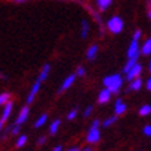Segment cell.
Here are the masks:
<instances>
[{
	"mask_svg": "<svg viewBox=\"0 0 151 151\" xmlns=\"http://www.w3.org/2000/svg\"><path fill=\"white\" fill-rule=\"evenodd\" d=\"M99 126H100V121L94 119L86 136V140L89 144H94V143L100 142V129H99Z\"/></svg>",
	"mask_w": 151,
	"mask_h": 151,
	"instance_id": "3",
	"label": "cell"
},
{
	"mask_svg": "<svg viewBox=\"0 0 151 151\" xmlns=\"http://www.w3.org/2000/svg\"><path fill=\"white\" fill-rule=\"evenodd\" d=\"M103 83H104V86L111 93L116 94L119 92L121 86H122V78H121V75H118V73H114V75H110V76H105Z\"/></svg>",
	"mask_w": 151,
	"mask_h": 151,
	"instance_id": "2",
	"label": "cell"
},
{
	"mask_svg": "<svg viewBox=\"0 0 151 151\" xmlns=\"http://www.w3.org/2000/svg\"><path fill=\"white\" fill-rule=\"evenodd\" d=\"M0 79H1V81H6V79H7V75L3 72H0Z\"/></svg>",
	"mask_w": 151,
	"mask_h": 151,
	"instance_id": "34",
	"label": "cell"
},
{
	"mask_svg": "<svg viewBox=\"0 0 151 151\" xmlns=\"http://www.w3.org/2000/svg\"><path fill=\"white\" fill-rule=\"evenodd\" d=\"M92 111H93V107H92V105H89L86 110H85V112H83V116H85V118H87L89 115L92 114Z\"/></svg>",
	"mask_w": 151,
	"mask_h": 151,
	"instance_id": "27",
	"label": "cell"
},
{
	"mask_svg": "<svg viewBox=\"0 0 151 151\" xmlns=\"http://www.w3.org/2000/svg\"><path fill=\"white\" fill-rule=\"evenodd\" d=\"M111 94L112 93L105 87L104 90H101L100 93H99V97H97V101H99V104H105V103H108L111 99Z\"/></svg>",
	"mask_w": 151,
	"mask_h": 151,
	"instance_id": "8",
	"label": "cell"
},
{
	"mask_svg": "<svg viewBox=\"0 0 151 151\" xmlns=\"http://www.w3.org/2000/svg\"><path fill=\"white\" fill-rule=\"evenodd\" d=\"M140 87H142V79L136 78V79H133V81H132V83H130L129 89H130V90H139Z\"/></svg>",
	"mask_w": 151,
	"mask_h": 151,
	"instance_id": "20",
	"label": "cell"
},
{
	"mask_svg": "<svg viewBox=\"0 0 151 151\" xmlns=\"http://www.w3.org/2000/svg\"><path fill=\"white\" fill-rule=\"evenodd\" d=\"M142 73V65L140 64H136L134 67H133L130 71H129L128 73H126V76H128L129 81H133V79L139 78V75Z\"/></svg>",
	"mask_w": 151,
	"mask_h": 151,
	"instance_id": "10",
	"label": "cell"
},
{
	"mask_svg": "<svg viewBox=\"0 0 151 151\" xmlns=\"http://www.w3.org/2000/svg\"><path fill=\"white\" fill-rule=\"evenodd\" d=\"M45 143H46V137H45V136H42V137L37 139V146H43Z\"/></svg>",
	"mask_w": 151,
	"mask_h": 151,
	"instance_id": "28",
	"label": "cell"
},
{
	"mask_svg": "<svg viewBox=\"0 0 151 151\" xmlns=\"http://www.w3.org/2000/svg\"><path fill=\"white\" fill-rule=\"evenodd\" d=\"M137 57H139V55H137ZM137 57H132V58L128 60V63L125 64V68H124V72L125 73H128L129 71H130V69L134 67V65L137 64Z\"/></svg>",
	"mask_w": 151,
	"mask_h": 151,
	"instance_id": "14",
	"label": "cell"
},
{
	"mask_svg": "<svg viewBox=\"0 0 151 151\" xmlns=\"http://www.w3.org/2000/svg\"><path fill=\"white\" fill-rule=\"evenodd\" d=\"M53 151H63V146H55L53 148Z\"/></svg>",
	"mask_w": 151,
	"mask_h": 151,
	"instance_id": "35",
	"label": "cell"
},
{
	"mask_svg": "<svg viewBox=\"0 0 151 151\" xmlns=\"http://www.w3.org/2000/svg\"><path fill=\"white\" fill-rule=\"evenodd\" d=\"M9 101H11V93L9 92L0 93V107H4Z\"/></svg>",
	"mask_w": 151,
	"mask_h": 151,
	"instance_id": "15",
	"label": "cell"
},
{
	"mask_svg": "<svg viewBox=\"0 0 151 151\" xmlns=\"http://www.w3.org/2000/svg\"><path fill=\"white\" fill-rule=\"evenodd\" d=\"M97 53H99V46H97V45H92L86 51V58L89 60V61H92V60L96 58Z\"/></svg>",
	"mask_w": 151,
	"mask_h": 151,
	"instance_id": "11",
	"label": "cell"
},
{
	"mask_svg": "<svg viewBox=\"0 0 151 151\" xmlns=\"http://www.w3.org/2000/svg\"><path fill=\"white\" fill-rule=\"evenodd\" d=\"M107 29L110 31L111 33H119L122 29H124V21L119 18V17H112L111 19H108L107 22Z\"/></svg>",
	"mask_w": 151,
	"mask_h": 151,
	"instance_id": "4",
	"label": "cell"
},
{
	"mask_svg": "<svg viewBox=\"0 0 151 151\" xmlns=\"http://www.w3.org/2000/svg\"><path fill=\"white\" fill-rule=\"evenodd\" d=\"M78 108H73V110H71L68 112V114H67V119H68V121H72V119H75L76 118V115H78Z\"/></svg>",
	"mask_w": 151,
	"mask_h": 151,
	"instance_id": "25",
	"label": "cell"
},
{
	"mask_svg": "<svg viewBox=\"0 0 151 151\" xmlns=\"http://www.w3.org/2000/svg\"><path fill=\"white\" fill-rule=\"evenodd\" d=\"M147 14H148V17L151 18V0L147 1Z\"/></svg>",
	"mask_w": 151,
	"mask_h": 151,
	"instance_id": "29",
	"label": "cell"
},
{
	"mask_svg": "<svg viewBox=\"0 0 151 151\" xmlns=\"http://www.w3.org/2000/svg\"><path fill=\"white\" fill-rule=\"evenodd\" d=\"M151 112V105H143L142 108L139 110V115H142V116H146Z\"/></svg>",
	"mask_w": 151,
	"mask_h": 151,
	"instance_id": "22",
	"label": "cell"
},
{
	"mask_svg": "<svg viewBox=\"0 0 151 151\" xmlns=\"http://www.w3.org/2000/svg\"><path fill=\"white\" fill-rule=\"evenodd\" d=\"M27 142H28L27 134H19V137L17 139V143H15V147H17V148H21V147H24L27 144Z\"/></svg>",
	"mask_w": 151,
	"mask_h": 151,
	"instance_id": "19",
	"label": "cell"
},
{
	"mask_svg": "<svg viewBox=\"0 0 151 151\" xmlns=\"http://www.w3.org/2000/svg\"><path fill=\"white\" fill-rule=\"evenodd\" d=\"M67 151H82V150H81L79 147H71V148H68Z\"/></svg>",
	"mask_w": 151,
	"mask_h": 151,
	"instance_id": "33",
	"label": "cell"
},
{
	"mask_svg": "<svg viewBox=\"0 0 151 151\" xmlns=\"http://www.w3.org/2000/svg\"><path fill=\"white\" fill-rule=\"evenodd\" d=\"M112 3V0H97V7L100 11H105Z\"/></svg>",
	"mask_w": 151,
	"mask_h": 151,
	"instance_id": "16",
	"label": "cell"
},
{
	"mask_svg": "<svg viewBox=\"0 0 151 151\" xmlns=\"http://www.w3.org/2000/svg\"><path fill=\"white\" fill-rule=\"evenodd\" d=\"M115 122H116V115H114V116H110V118L105 119L104 122H103V126H104V128H108V126H111V125L115 124Z\"/></svg>",
	"mask_w": 151,
	"mask_h": 151,
	"instance_id": "23",
	"label": "cell"
},
{
	"mask_svg": "<svg viewBox=\"0 0 151 151\" xmlns=\"http://www.w3.org/2000/svg\"><path fill=\"white\" fill-rule=\"evenodd\" d=\"M19 132H21V126H18V125H13V126L7 130V133H11V136L19 134Z\"/></svg>",
	"mask_w": 151,
	"mask_h": 151,
	"instance_id": "24",
	"label": "cell"
},
{
	"mask_svg": "<svg viewBox=\"0 0 151 151\" xmlns=\"http://www.w3.org/2000/svg\"><path fill=\"white\" fill-rule=\"evenodd\" d=\"M47 118H49V116H47V114H42L40 116L36 119V122H35V125H33V126H35L36 129L42 128V126H45V124L47 122Z\"/></svg>",
	"mask_w": 151,
	"mask_h": 151,
	"instance_id": "17",
	"label": "cell"
},
{
	"mask_svg": "<svg viewBox=\"0 0 151 151\" xmlns=\"http://www.w3.org/2000/svg\"><path fill=\"white\" fill-rule=\"evenodd\" d=\"M82 151H93V150H92V147H86V148H83Z\"/></svg>",
	"mask_w": 151,
	"mask_h": 151,
	"instance_id": "38",
	"label": "cell"
},
{
	"mask_svg": "<svg viewBox=\"0 0 151 151\" xmlns=\"http://www.w3.org/2000/svg\"><path fill=\"white\" fill-rule=\"evenodd\" d=\"M85 73H86V69L83 68V67H78V68H76V71H75V75H76V78L85 76Z\"/></svg>",
	"mask_w": 151,
	"mask_h": 151,
	"instance_id": "26",
	"label": "cell"
},
{
	"mask_svg": "<svg viewBox=\"0 0 151 151\" xmlns=\"http://www.w3.org/2000/svg\"><path fill=\"white\" fill-rule=\"evenodd\" d=\"M144 134L146 136H151V126H146L144 128Z\"/></svg>",
	"mask_w": 151,
	"mask_h": 151,
	"instance_id": "31",
	"label": "cell"
},
{
	"mask_svg": "<svg viewBox=\"0 0 151 151\" xmlns=\"http://www.w3.org/2000/svg\"><path fill=\"white\" fill-rule=\"evenodd\" d=\"M3 126H4V122L0 121V134H1V130H3Z\"/></svg>",
	"mask_w": 151,
	"mask_h": 151,
	"instance_id": "37",
	"label": "cell"
},
{
	"mask_svg": "<svg viewBox=\"0 0 151 151\" xmlns=\"http://www.w3.org/2000/svg\"><path fill=\"white\" fill-rule=\"evenodd\" d=\"M147 89H148V90H151V79H148V81H147Z\"/></svg>",
	"mask_w": 151,
	"mask_h": 151,
	"instance_id": "36",
	"label": "cell"
},
{
	"mask_svg": "<svg viewBox=\"0 0 151 151\" xmlns=\"http://www.w3.org/2000/svg\"><path fill=\"white\" fill-rule=\"evenodd\" d=\"M11 112H13V103H11V101H9V103L3 107V111H1V115H0V121L6 124V122H7V119L10 118Z\"/></svg>",
	"mask_w": 151,
	"mask_h": 151,
	"instance_id": "7",
	"label": "cell"
},
{
	"mask_svg": "<svg viewBox=\"0 0 151 151\" xmlns=\"http://www.w3.org/2000/svg\"><path fill=\"white\" fill-rule=\"evenodd\" d=\"M50 64H45L43 67H42L40 69V72H39V75H37V78L36 81L33 82L32 87H31V90H29V93H28V96H27V104H32L33 100H35V97H36V94L39 93V90H40V86H42V83L45 82L47 79V76H49V73H50Z\"/></svg>",
	"mask_w": 151,
	"mask_h": 151,
	"instance_id": "1",
	"label": "cell"
},
{
	"mask_svg": "<svg viewBox=\"0 0 151 151\" xmlns=\"http://www.w3.org/2000/svg\"><path fill=\"white\" fill-rule=\"evenodd\" d=\"M75 79H76V75L75 73H71V75H68L67 78L64 79V82H63V85L60 86V90L58 93H64L65 90H68L69 87L73 85V82H75Z\"/></svg>",
	"mask_w": 151,
	"mask_h": 151,
	"instance_id": "6",
	"label": "cell"
},
{
	"mask_svg": "<svg viewBox=\"0 0 151 151\" xmlns=\"http://www.w3.org/2000/svg\"><path fill=\"white\" fill-rule=\"evenodd\" d=\"M142 53L143 54H146V55L151 53V37L146 42V43H144V46L142 47Z\"/></svg>",
	"mask_w": 151,
	"mask_h": 151,
	"instance_id": "21",
	"label": "cell"
},
{
	"mask_svg": "<svg viewBox=\"0 0 151 151\" xmlns=\"http://www.w3.org/2000/svg\"><path fill=\"white\" fill-rule=\"evenodd\" d=\"M139 55V43L136 39H133L130 46L128 49V58H132V57H137Z\"/></svg>",
	"mask_w": 151,
	"mask_h": 151,
	"instance_id": "9",
	"label": "cell"
},
{
	"mask_svg": "<svg viewBox=\"0 0 151 151\" xmlns=\"http://www.w3.org/2000/svg\"><path fill=\"white\" fill-rule=\"evenodd\" d=\"M29 105H24L22 108L19 110L18 112V116H17V119H15V122H14V125H18V126H22L25 122H27V119L28 116H29Z\"/></svg>",
	"mask_w": 151,
	"mask_h": 151,
	"instance_id": "5",
	"label": "cell"
},
{
	"mask_svg": "<svg viewBox=\"0 0 151 151\" xmlns=\"http://www.w3.org/2000/svg\"><path fill=\"white\" fill-rule=\"evenodd\" d=\"M125 111H126V105L124 104V101L118 99V100L115 101V114L116 115H122L125 114Z\"/></svg>",
	"mask_w": 151,
	"mask_h": 151,
	"instance_id": "12",
	"label": "cell"
},
{
	"mask_svg": "<svg viewBox=\"0 0 151 151\" xmlns=\"http://www.w3.org/2000/svg\"><path fill=\"white\" fill-rule=\"evenodd\" d=\"M60 125H61V121H60V119H55V121H53L50 124V126H49V133H50L51 136H54L55 133L58 132Z\"/></svg>",
	"mask_w": 151,
	"mask_h": 151,
	"instance_id": "13",
	"label": "cell"
},
{
	"mask_svg": "<svg viewBox=\"0 0 151 151\" xmlns=\"http://www.w3.org/2000/svg\"><path fill=\"white\" fill-rule=\"evenodd\" d=\"M13 3H17V4H21V3H27V1H29V0H11Z\"/></svg>",
	"mask_w": 151,
	"mask_h": 151,
	"instance_id": "32",
	"label": "cell"
},
{
	"mask_svg": "<svg viewBox=\"0 0 151 151\" xmlns=\"http://www.w3.org/2000/svg\"><path fill=\"white\" fill-rule=\"evenodd\" d=\"M87 35H89V22L83 19L82 25H81V36L85 39V37H87Z\"/></svg>",
	"mask_w": 151,
	"mask_h": 151,
	"instance_id": "18",
	"label": "cell"
},
{
	"mask_svg": "<svg viewBox=\"0 0 151 151\" xmlns=\"http://www.w3.org/2000/svg\"><path fill=\"white\" fill-rule=\"evenodd\" d=\"M150 72H151V63H150Z\"/></svg>",
	"mask_w": 151,
	"mask_h": 151,
	"instance_id": "39",
	"label": "cell"
},
{
	"mask_svg": "<svg viewBox=\"0 0 151 151\" xmlns=\"http://www.w3.org/2000/svg\"><path fill=\"white\" fill-rule=\"evenodd\" d=\"M140 35H142V31H140V29H137V31L134 32V35H133V39H136V40H139V37H140Z\"/></svg>",
	"mask_w": 151,
	"mask_h": 151,
	"instance_id": "30",
	"label": "cell"
}]
</instances>
